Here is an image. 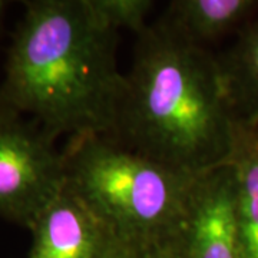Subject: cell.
<instances>
[{"instance_id": "cell-1", "label": "cell", "mask_w": 258, "mask_h": 258, "mask_svg": "<svg viewBox=\"0 0 258 258\" xmlns=\"http://www.w3.org/2000/svg\"><path fill=\"white\" fill-rule=\"evenodd\" d=\"M116 32L85 0H33L13 33L0 109L29 115L52 138L115 132L126 92Z\"/></svg>"}, {"instance_id": "cell-2", "label": "cell", "mask_w": 258, "mask_h": 258, "mask_svg": "<svg viewBox=\"0 0 258 258\" xmlns=\"http://www.w3.org/2000/svg\"><path fill=\"white\" fill-rule=\"evenodd\" d=\"M237 122L218 59L161 23L139 33L109 137L159 164L200 175L227 164Z\"/></svg>"}, {"instance_id": "cell-3", "label": "cell", "mask_w": 258, "mask_h": 258, "mask_svg": "<svg viewBox=\"0 0 258 258\" xmlns=\"http://www.w3.org/2000/svg\"><path fill=\"white\" fill-rule=\"evenodd\" d=\"M66 185L118 240L138 247L178 231L197 175L159 164L109 135L71 137Z\"/></svg>"}, {"instance_id": "cell-4", "label": "cell", "mask_w": 258, "mask_h": 258, "mask_svg": "<svg viewBox=\"0 0 258 258\" xmlns=\"http://www.w3.org/2000/svg\"><path fill=\"white\" fill-rule=\"evenodd\" d=\"M53 142L33 120L0 109V215L29 230L66 182Z\"/></svg>"}, {"instance_id": "cell-5", "label": "cell", "mask_w": 258, "mask_h": 258, "mask_svg": "<svg viewBox=\"0 0 258 258\" xmlns=\"http://www.w3.org/2000/svg\"><path fill=\"white\" fill-rule=\"evenodd\" d=\"M178 235L185 258H247L228 164L194 178Z\"/></svg>"}, {"instance_id": "cell-6", "label": "cell", "mask_w": 258, "mask_h": 258, "mask_svg": "<svg viewBox=\"0 0 258 258\" xmlns=\"http://www.w3.org/2000/svg\"><path fill=\"white\" fill-rule=\"evenodd\" d=\"M30 231L28 258H103L118 241L66 182Z\"/></svg>"}, {"instance_id": "cell-7", "label": "cell", "mask_w": 258, "mask_h": 258, "mask_svg": "<svg viewBox=\"0 0 258 258\" xmlns=\"http://www.w3.org/2000/svg\"><path fill=\"white\" fill-rule=\"evenodd\" d=\"M257 5L254 0H175L169 3L159 23L178 37L203 47L204 42L238 26Z\"/></svg>"}, {"instance_id": "cell-8", "label": "cell", "mask_w": 258, "mask_h": 258, "mask_svg": "<svg viewBox=\"0 0 258 258\" xmlns=\"http://www.w3.org/2000/svg\"><path fill=\"white\" fill-rule=\"evenodd\" d=\"M227 164L235 179V201L247 258H258V120L238 119Z\"/></svg>"}, {"instance_id": "cell-9", "label": "cell", "mask_w": 258, "mask_h": 258, "mask_svg": "<svg viewBox=\"0 0 258 258\" xmlns=\"http://www.w3.org/2000/svg\"><path fill=\"white\" fill-rule=\"evenodd\" d=\"M220 62L238 119L258 120V19Z\"/></svg>"}, {"instance_id": "cell-10", "label": "cell", "mask_w": 258, "mask_h": 258, "mask_svg": "<svg viewBox=\"0 0 258 258\" xmlns=\"http://www.w3.org/2000/svg\"><path fill=\"white\" fill-rule=\"evenodd\" d=\"M86 6L103 26L118 33L119 29H129L142 33L145 19L154 2L151 0H85Z\"/></svg>"}, {"instance_id": "cell-11", "label": "cell", "mask_w": 258, "mask_h": 258, "mask_svg": "<svg viewBox=\"0 0 258 258\" xmlns=\"http://www.w3.org/2000/svg\"><path fill=\"white\" fill-rule=\"evenodd\" d=\"M138 258H185L178 231L137 247Z\"/></svg>"}, {"instance_id": "cell-12", "label": "cell", "mask_w": 258, "mask_h": 258, "mask_svg": "<svg viewBox=\"0 0 258 258\" xmlns=\"http://www.w3.org/2000/svg\"><path fill=\"white\" fill-rule=\"evenodd\" d=\"M103 258H138L137 247L118 240Z\"/></svg>"}, {"instance_id": "cell-13", "label": "cell", "mask_w": 258, "mask_h": 258, "mask_svg": "<svg viewBox=\"0 0 258 258\" xmlns=\"http://www.w3.org/2000/svg\"><path fill=\"white\" fill-rule=\"evenodd\" d=\"M5 8H6V2H2V0H0V19H2V16H3Z\"/></svg>"}]
</instances>
